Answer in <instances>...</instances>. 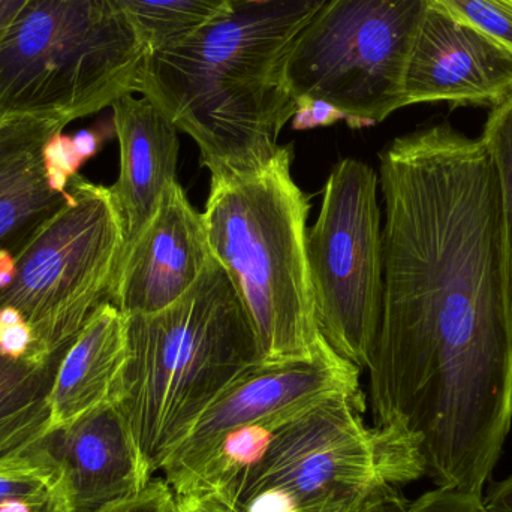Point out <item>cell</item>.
<instances>
[{"label":"cell","instance_id":"7c38bea8","mask_svg":"<svg viewBox=\"0 0 512 512\" xmlns=\"http://www.w3.org/2000/svg\"><path fill=\"white\" fill-rule=\"evenodd\" d=\"M212 259L203 213L176 180L126 246L110 303L125 316L161 312L198 282Z\"/></svg>","mask_w":512,"mask_h":512},{"label":"cell","instance_id":"484cf974","mask_svg":"<svg viewBox=\"0 0 512 512\" xmlns=\"http://www.w3.org/2000/svg\"><path fill=\"white\" fill-rule=\"evenodd\" d=\"M35 345L32 330L24 321L0 325V354L9 358L30 357Z\"/></svg>","mask_w":512,"mask_h":512},{"label":"cell","instance_id":"d6986e66","mask_svg":"<svg viewBox=\"0 0 512 512\" xmlns=\"http://www.w3.org/2000/svg\"><path fill=\"white\" fill-rule=\"evenodd\" d=\"M0 512H72L62 481L35 457L0 465Z\"/></svg>","mask_w":512,"mask_h":512},{"label":"cell","instance_id":"ac0fdd59","mask_svg":"<svg viewBox=\"0 0 512 512\" xmlns=\"http://www.w3.org/2000/svg\"><path fill=\"white\" fill-rule=\"evenodd\" d=\"M128 21L147 53L188 38L230 8L233 0H108Z\"/></svg>","mask_w":512,"mask_h":512},{"label":"cell","instance_id":"44dd1931","mask_svg":"<svg viewBox=\"0 0 512 512\" xmlns=\"http://www.w3.org/2000/svg\"><path fill=\"white\" fill-rule=\"evenodd\" d=\"M512 51V0H430Z\"/></svg>","mask_w":512,"mask_h":512},{"label":"cell","instance_id":"277c9868","mask_svg":"<svg viewBox=\"0 0 512 512\" xmlns=\"http://www.w3.org/2000/svg\"><path fill=\"white\" fill-rule=\"evenodd\" d=\"M280 147L254 173L212 177L203 218L213 258L248 313L259 361L312 358L324 337L307 258L309 197Z\"/></svg>","mask_w":512,"mask_h":512},{"label":"cell","instance_id":"ba28073f","mask_svg":"<svg viewBox=\"0 0 512 512\" xmlns=\"http://www.w3.org/2000/svg\"><path fill=\"white\" fill-rule=\"evenodd\" d=\"M429 0H324L286 65L295 99H321L351 128L384 122L406 104V72Z\"/></svg>","mask_w":512,"mask_h":512},{"label":"cell","instance_id":"9a60e30c","mask_svg":"<svg viewBox=\"0 0 512 512\" xmlns=\"http://www.w3.org/2000/svg\"><path fill=\"white\" fill-rule=\"evenodd\" d=\"M128 357V318L113 303L102 304L60 360L51 391V427L110 402Z\"/></svg>","mask_w":512,"mask_h":512},{"label":"cell","instance_id":"4fadbf2b","mask_svg":"<svg viewBox=\"0 0 512 512\" xmlns=\"http://www.w3.org/2000/svg\"><path fill=\"white\" fill-rule=\"evenodd\" d=\"M405 90L408 105L498 107L512 95V51L429 0Z\"/></svg>","mask_w":512,"mask_h":512},{"label":"cell","instance_id":"52a82bcc","mask_svg":"<svg viewBox=\"0 0 512 512\" xmlns=\"http://www.w3.org/2000/svg\"><path fill=\"white\" fill-rule=\"evenodd\" d=\"M126 249V227L111 188L77 176L66 200L15 254V277L0 291L35 337L29 358L66 351L87 319L110 303Z\"/></svg>","mask_w":512,"mask_h":512},{"label":"cell","instance_id":"ffe728a7","mask_svg":"<svg viewBox=\"0 0 512 512\" xmlns=\"http://www.w3.org/2000/svg\"><path fill=\"white\" fill-rule=\"evenodd\" d=\"M481 140L492 158L498 176L512 310V95L498 107L492 108Z\"/></svg>","mask_w":512,"mask_h":512},{"label":"cell","instance_id":"5bb4252c","mask_svg":"<svg viewBox=\"0 0 512 512\" xmlns=\"http://www.w3.org/2000/svg\"><path fill=\"white\" fill-rule=\"evenodd\" d=\"M120 173L111 188L126 227V246L149 222L170 183L176 182L179 129L144 96H123L113 104Z\"/></svg>","mask_w":512,"mask_h":512},{"label":"cell","instance_id":"603a6c76","mask_svg":"<svg viewBox=\"0 0 512 512\" xmlns=\"http://www.w3.org/2000/svg\"><path fill=\"white\" fill-rule=\"evenodd\" d=\"M400 512H490L481 495L438 487Z\"/></svg>","mask_w":512,"mask_h":512},{"label":"cell","instance_id":"f546056e","mask_svg":"<svg viewBox=\"0 0 512 512\" xmlns=\"http://www.w3.org/2000/svg\"><path fill=\"white\" fill-rule=\"evenodd\" d=\"M29 3L30 0H0V44Z\"/></svg>","mask_w":512,"mask_h":512},{"label":"cell","instance_id":"5b68a950","mask_svg":"<svg viewBox=\"0 0 512 512\" xmlns=\"http://www.w3.org/2000/svg\"><path fill=\"white\" fill-rule=\"evenodd\" d=\"M363 390L322 400L271 433L258 459L216 495L242 511L276 493L295 512H400L402 489L426 475L420 439L364 423Z\"/></svg>","mask_w":512,"mask_h":512},{"label":"cell","instance_id":"8fae6325","mask_svg":"<svg viewBox=\"0 0 512 512\" xmlns=\"http://www.w3.org/2000/svg\"><path fill=\"white\" fill-rule=\"evenodd\" d=\"M30 457L56 471L72 512H105L140 495L152 477L113 402L51 427Z\"/></svg>","mask_w":512,"mask_h":512},{"label":"cell","instance_id":"30bf717a","mask_svg":"<svg viewBox=\"0 0 512 512\" xmlns=\"http://www.w3.org/2000/svg\"><path fill=\"white\" fill-rule=\"evenodd\" d=\"M360 373L327 340L312 358L259 361L216 397L171 453L162 468L165 481L176 498L188 495L228 435L248 427L274 432L328 397L361 390Z\"/></svg>","mask_w":512,"mask_h":512},{"label":"cell","instance_id":"cb8c5ba5","mask_svg":"<svg viewBox=\"0 0 512 512\" xmlns=\"http://www.w3.org/2000/svg\"><path fill=\"white\" fill-rule=\"evenodd\" d=\"M105 512H177V499L167 481H150L140 495Z\"/></svg>","mask_w":512,"mask_h":512},{"label":"cell","instance_id":"f1b7e54d","mask_svg":"<svg viewBox=\"0 0 512 512\" xmlns=\"http://www.w3.org/2000/svg\"><path fill=\"white\" fill-rule=\"evenodd\" d=\"M102 140H104V135L101 132L92 131V129H84V131H80L72 137L75 150H77L78 156L83 162L89 161L98 153V150L101 149Z\"/></svg>","mask_w":512,"mask_h":512},{"label":"cell","instance_id":"2e32d148","mask_svg":"<svg viewBox=\"0 0 512 512\" xmlns=\"http://www.w3.org/2000/svg\"><path fill=\"white\" fill-rule=\"evenodd\" d=\"M59 129L21 122L0 128V249L17 254L66 200L45 170L44 147Z\"/></svg>","mask_w":512,"mask_h":512},{"label":"cell","instance_id":"6da1fadb","mask_svg":"<svg viewBox=\"0 0 512 512\" xmlns=\"http://www.w3.org/2000/svg\"><path fill=\"white\" fill-rule=\"evenodd\" d=\"M384 303L369 366L379 429L420 439L438 487L481 495L512 421V310L495 165L450 125L379 155Z\"/></svg>","mask_w":512,"mask_h":512},{"label":"cell","instance_id":"7a4b0ae2","mask_svg":"<svg viewBox=\"0 0 512 512\" xmlns=\"http://www.w3.org/2000/svg\"><path fill=\"white\" fill-rule=\"evenodd\" d=\"M324 0H233L197 32L147 54L138 93L200 149L210 177L254 173L277 155L297 99L289 54Z\"/></svg>","mask_w":512,"mask_h":512},{"label":"cell","instance_id":"d4e9b609","mask_svg":"<svg viewBox=\"0 0 512 512\" xmlns=\"http://www.w3.org/2000/svg\"><path fill=\"white\" fill-rule=\"evenodd\" d=\"M340 120H345V116L333 105L321 99L301 96L297 98V110L292 117V128L295 131H309L321 126H333Z\"/></svg>","mask_w":512,"mask_h":512},{"label":"cell","instance_id":"8992f818","mask_svg":"<svg viewBox=\"0 0 512 512\" xmlns=\"http://www.w3.org/2000/svg\"><path fill=\"white\" fill-rule=\"evenodd\" d=\"M147 50L108 0H30L0 44V128L69 123L138 93Z\"/></svg>","mask_w":512,"mask_h":512},{"label":"cell","instance_id":"83f0119b","mask_svg":"<svg viewBox=\"0 0 512 512\" xmlns=\"http://www.w3.org/2000/svg\"><path fill=\"white\" fill-rule=\"evenodd\" d=\"M484 504L490 512H512V475L492 487Z\"/></svg>","mask_w":512,"mask_h":512},{"label":"cell","instance_id":"3957f363","mask_svg":"<svg viewBox=\"0 0 512 512\" xmlns=\"http://www.w3.org/2000/svg\"><path fill=\"white\" fill-rule=\"evenodd\" d=\"M128 318L129 357L114 403L150 477L216 397L259 363L248 313L215 258L176 303Z\"/></svg>","mask_w":512,"mask_h":512},{"label":"cell","instance_id":"9c48e42d","mask_svg":"<svg viewBox=\"0 0 512 512\" xmlns=\"http://www.w3.org/2000/svg\"><path fill=\"white\" fill-rule=\"evenodd\" d=\"M379 177L358 159L331 171L316 224L307 230V258L319 330L358 369H369L384 303V233Z\"/></svg>","mask_w":512,"mask_h":512},{"label":"cell","instance_id":"7402d4cb","mask_svg":"<svg viewBox=\"0 0 512 512\" xmlns=\"http://www.w3.org/2000/svg\"><path fill=\"white\" fill-rule=\"evenodd\" d=\"M44 162L51 188L60 194H66L69 183L77 176L78 170L84 164L75 150L72 137H68L63 132L53 135L45 144Z\"/></svg>","mask_w":512,"mask_h":512},{"label":"cell","instance_id":"e0dca14e","mask_svg":"<svg viewBox=\"0 0 512 512\" xmlns=\"http://www.w3.org/2000/svg\"><path fill=\"white\" fill-rule=\"evenodd\" d=\"M65 351L45 360L0 354V465L29 456L51 427V391Z\"/></svg>","mask_w":512,"mask_h":512},{"label":"cell","instance_id":"4316f807","mask_svg":"<svg viewBox=\"0 0 512 512\" xmlns=\"http://www.w3.org/2000/svg\"><path fill=\"white\" fill-rule=\"evenodd\" d=\"M177 499V512H240L216 493H194Z\"/></svg>","mask_w":512,"mask_h":512}]
</instances>
